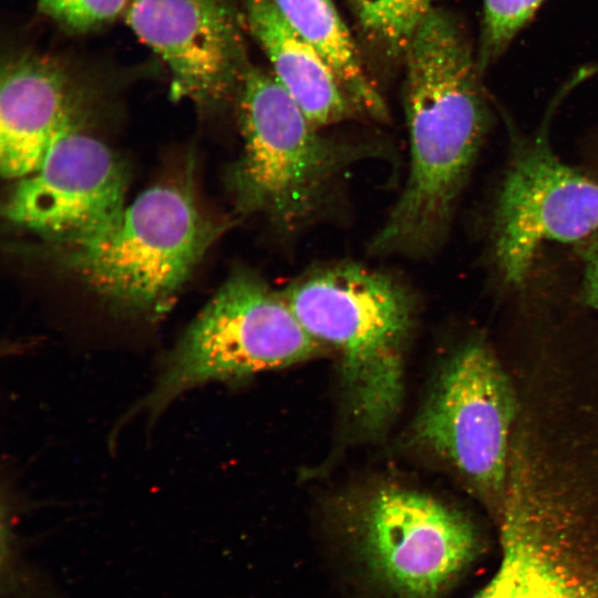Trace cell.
<instances>
[{
	"mask_svg": "<svg viewBox=\"0 0 598 598\" xmlns=\"http://www.w3.org/2000/svg\"><path fill=\"white\" fill-rule=\"evenodd\" d=\"M134 33L164 62L174 97L212 109L235 102L250 68L235 0H130Z\"/></svg>",
	"mask_w": 598,
	"mask_h": 598,
	"instance_id": "30bf717a",
	"label": "cell"
},
{
	"mask_svg": "<svg viewBox=\"0 0 598 598\" xmlns=\"http://www.w3.org/2000/svg\"><path fill=\"white\" fill-rule=\"evenodd\" d=\"M516 400L484 340H470L444 364L416 421V434L499 511L507 488Z\"/></svg>",
	"mask_w": 598,
	"mask_h": 598,
	"instance_id": "8992f818",
	"label": "cell"
},
{
	"mask_svg": "<svg viewBox=\"0 0 598 598\" xmlns=\"http://www.w3.org/2000/svg\"><path fill=\"white\" fill-rule=\"evenodd\" d=\"M85 86L51 56L24 52L1 69L0 167L4 177L32 173L58 138L78 128Z\"/></svg>",
	"mask_w": 598,
	"mask_h": 598,
	"instance_id": "7c38bea8",
	"label": "cell"
},
{
	"mask_svg": "<svg viewBox=\"0 0 598 598\" xmlns=\"http://www.w3.org/2000/svg\"><path fill=\"white\" fill-rule=\"evenodd\" d=\"M581 297L586 305L598 310V238L581 243Z\"/></svg>",
	"mask_w": 598,
	"mask_h": 598,
	"instance_id": "ac0fdd59",
	"label": "cell"
},
{
	"mask_svg": "<svg viewBox=\"0 0 598 598\" xmlns=\"http://www.w3.org/2000/svg\"><path fill=\"white\" fill-rule=\"evenodd\" d=\"M121 161L100 140L74 128L50 147L40 165L17 179L4 204L7 219L50 246L91 238L127 205Z\"/></svg>",
	"mask_w": 598,
	"mask_h": 598,
	"instance_id": "9c48e42d",
	"label": "cell"
},
{
	"mask_svg": "<svg viewBox=\"0 0 598 598\" xmlns=\"http://www.w3.org/2000/svg\"><path fill=\"white\" fill-rule=\"evenodd\" d=\"M128 3L130 0H38V8L60 27L83 33L110 23Z\"/></svg>",
	"mask_w": 598,
	"mask_h": 598,
	"instance_id": "e0dca14e",
	"label": "cell"
},
{
	"mask_svg": "<svg viewBox=\"0 0 598 598\" xmlns=\"http://www.w3.org/2000/svg\"><path fill=\"white\" fill-rule=\"evenodd\" d=\"M410 144L405 185L370 249L422 256L441 244L491 124L482 71L464 29L434 7L403 60Z\"/></svg>",
	"mask_w": 598,
	"mask_h": 598,
	"instance_id": "6da1fadb",
	"label": "cell"
},
{
	"mask_svg": "<svg viewBox=\"0 0 598 598\" xmlns=\"http://www.w3.org/2000/svg\"><path fill=\"white\" fill-rule=\"evenodd\" d=\"M282 295L303 328L341 354L353 413L370 432L396 413L414 300L395 277L351 261L310 269Z\"/></svg>",
	"mask_w": 598,
	"mask_h": 598,
	"instance_id": "3957f363",
	"label": "cell"
},
{
	"mask_svg": "<svg viewBox=\"0 0 598 598\" xmlns=\"http://www.w3.org/2000/svg\"><path fill=\"white\" fill-rule=\"evenodd\" d=\"M360 39L381 62L402 63L433 0H347Z\"/></svg>",
	"mask_w": 598,
	"mask_h": 598,
	"instance_id": "9a60e30c",
	"label": "cell"
},
{
	"mask_svg": "<svg viewBox=\"0 0 598 598\" xmlns=\"http://www.w3.org/2000/svg\"><path fill=\"white\" fill-rule=\"evenodd\" d=\"M545 0H483L477 62L485 71L507 49Z\"/></svg>",
	"mask_w": 598,
	"mask_h": 598,
	"instance_id": "2e32d148",
	"label": "cell"
},
{
	"mask_svg": "<svg viewBox=\"0 0 598 598\" xmlns=\"http://www.w3.org/2000/svg\"><path fill=\"white\" fill-rule=\"evenodd\" d=\"M235 103L243 143L230 173L235 203L282 234L310 224L346 171L377 152L322 133L259 66L250 65Z\"/></svg>",
	"mask_w": 598,
	"mask_h": 598,
	"instance_id": "7a4b0ae2",
	"label": "cell"
},
{
	"mask_svg": "<svg viewBox=\"0 0 598 598\" xmlns=\"http://www.w3.org/2000/svg\"><path fill=\"white\" fill-rule=\"evenodd\" d=\"M511 462L497 512L499 567L473 598H598V535L538 509Z\"/></svg>",
	"mask_w": 598,
	"mask_h": 598,
	"instance_id": "8fae6325",
	"label": "cell"
},
{
	"mask_svg": "<svg viewBox=\"0 0 598 598\" xmlns=\"http://www.w3.org/2000/svg\"><path fill=\"white\" fill-rule=\"evenodd\" d=\"M319 343L282 292H276L259 276L238 270L186 330L167 357L153 391L135 411L156 416L196 385L301 362L318 351Z\"/></svg>",
	"mask_w": 598,
	"mask_h": 598,
	"instance_id": "5b68a950",
	"label": "cell"
},
{
	"mask_svg": "<svg viewBox=\"0 0 598 598\" xmlns=\"http://www.w3.org/2000/svg\"><path fill=\"white\" fill-rule=\"evenodd\" d=\"M288 24L327 61L361 117L383 122L389 111L334 0H272Z\"/></svg>",
	"mask_w": 598,
	"mask_h": 598,
	"instance_id": "5bb4252c",
	"label": "cell"
},
{
	"mask_svg": "<svg viewBox=\"0 0 598 598\" xmlns=\"http://www.w3.org/2000/svg\"><path fill=\"white\" fill-rule=\"evenodd\" d=\"M352 529L365 569L400 598H439L478 551L477 532L466 516L401 487L368 496Z\"/></svg>",
	"mask_w": 598,
	"mask_h": 598,
	"instance_id": "52a82bcc",
	"label": "cell"
},
{
	"mask_svg": "<svg viewBox=\"0 0 598 598\" xmlns=\"http://www.w3.org/2000/svg\"><path fill=\"white\" fill-rule=\"evenodd\" d=\"M598 231V181L558 158L543 135L515 143L493 224L504 283L519 286L546 243H584Z\"/></svg>",
	"mask_w": 598,
	"mask_h": 598,
	"instance_id": "ba28073f",
	"label": "cell"
},
{
	"mask_svg": "<svg viewBox=\"0 0 598 598\" xmlns=\"http://www.w3.org/2000/svg\"><path fill=\"white\" fill-rule=\"evenodd\" d=\"M223 230L186 188L163 184L140 194L102 233L51 248L68 272L107 301L159 316Z\"/></svg>",
	"mask_w": 598,
	"mask_h": 598,
	"instance_id": "277c9868",
	"label": "cell"
},
{
	"mask_svg": "<svg viewBox=\"0 0 598 598\" xmlns=\"http://www.w3.org/2000/svg\"><path fill=\"white\" fill-rule=\"evenodd\" d=\"M247 30L271 73L317 126L359 116L327 61L279 13L272 0H243Z\"/></svg>",
	"mask_w": 598,
	"mask_h": 598,
	"instance_id": "4fadbf2b",
	"label": "cell"
}]
</instances>
